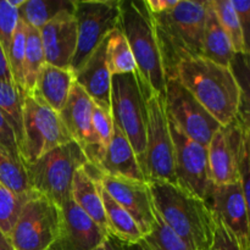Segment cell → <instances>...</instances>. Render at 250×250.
<instances>
[{"instance_id": "cell-42", "label": "cell", "mask_w": 250, "mask_h": 250, "mask_svg": "<svg viewBox=\"0 0 250 250\" xmlns=\"http://www.w3.org/2000/svg\"><path fill=\"white\" fill-rule=\"evenodd\" d=\"M0 243L5 244V246H10V247H11V244H10L9 238H7V237H5L4 234L1 233V232H0Z\"/></svg>"}, {"instance_id": "cell-8", "label": "cell", "mask_w": 250, "mask_h": 250, "mask_svg": "<svg viewBox=\"0 0 250 250\" xmlns=\"http://www.w3.org/2000/svg\"><path fill=\"white\" fill-rule=\"evenodd\" d=\"M110 110L112 122L128 139L142 167L146 151V106L136 73L111 76Z\"/></svg>"}, {"instance_id": "cell-25", "label": "cell", "mask_w": 250, "mask_h": 250, "mask_svg": "<svg viewBox=\"0 0 250 250\" xmlns=\"http://www.w3.org/2000/svg\"><path fill=\"white\" fill-rule=\"evenodd\" d=\"M106 66L110 75H125V73H136L137 66L133 54L128 45L126 37L124 36L120 27L106 37V48H105Z\"/></svg>"}, {"instance_id": "cell-21", "label": "cell", "mask_w": 250, "mask_h": 250, "mask_svg": "<svg viewBox=\"0 0 250 250\" xmlns=\"http://www.w3.org/2000/svg\"><path fill=\"white\" fill-rule=\"evenodd\" d=\"M75 83V73L71 68L44 63L37 77L36 84L31 90L56 112L62 110L70 90Z\"/></svg>"}, {"instance_id": "cell-43", "label": "cell", "mask_w": 250, "mask_h": 250, "mask_svg": "<svg viewBox=\"0 0 250 250\" xmlns=\"http://www.w3.org/2000/svg\"><path fill=\"white\" fill-rule=\"evenodd\" d=\"M0 250H14V249H12V247L5 246V244L0 243Z\"/></svg>"}, {"instance_id": "cell-28", "label": "cell", "mask_w": 250, "mask_h": 250, "mask_svg": "<svg viewBox=\"0 0 250 250\" xmlns=\"http://www.w3.org/2000/svg\"><path fill=\"white\" fill-rule=\"evenodd\" d=\"M216 14L220 24L224 28L234 54L237 55H248L249 46L244 38L241 23L238 21L236 11L231 4V0H210Z\"/></svg>"}, {"instance_id": "cell-24", "label": "cell", "mask_w": 250, "mask_h": 250, "mask_svg": "<svg viewBox=\"0 0 250 250\" xmlns=\"http://www.w3.org/2000/svg\"><path fill=\"white\" fill-rule=\"evenodd\" d=\"M97 178V177H95ZM98 181V180H97ZM100 198H102L103 207H104L105 217H106L107 231L116 238L125 242H138L143 239L141 229L137 226L136 221L129 216L128 212L120 207L106 192L98 181Z\"/></svg>"}, {"instance_id": "cell-38", "label": "cell", "mask_w": 250, "mask_h": 250, "mask_svg": "<svg viewBox=\"0 0 250 250\" xmlns=\"http://www.w3.org/2000/svg\"><path fill=\"white\" fill-rule=\"evenodd\" d=\"M107 239H109L112 248L115 250H149L146 244L144 243L143 239L138 242H134V243H131V242L121 241V239L116 238V237H114L110 233L109 236H107Z\"/></svg>"}, {"instance_id": "cell-35", "label": "cell", "mask_w": 250, "mask_h": 250, "mask_svg": "<svg viewBox=\"0 0 250 250\" xmlns=\"http://www.w3.org/2000/svg\"><path fill=\"white\" fill-rule=\"evenodd\" d=\"M215 229L209 250H242L238 239L233 233L215 217Z\"/></svg>"}, {"instance_id": "cell-10", "label": "cell", "mask_w": 250, "mask_h": 250, "mask_svg": "<svg viewBox=\"0 0 250 250\" xmlns=\"http://www.w3.org/2000/svg\"><path fill=\"white\" fill-rule=\"evenodd\" d=\"M73 16L77 26V48L70 68L75 73L119 26V0H75Z\"/></svg>"}, {"instance_id": "cell-15", "label": "cell", "mask_w": 250, "mask_h": 250, "mask_svg": "<svg viewBox=\"0 0 250 250\" xmlns=\"http://www.w3.org/2000/svg\"><path fill=\"white\" fill-rule=\"evenodd\" d=\"M90 167V166H89ZM105 192L124 208L129 216L136 221L143 238L151 231L155 220L154 205L148 182L133 181L128 178L100 175L90 167Z\"/></svg>"}, {"instance_id": "cell-26", "label": "cell", "mask_w": 250, "mask_h": 250, "mask_svg": "<svg viewBox=\"0 0 250 250\" xmlns=\"http://www.w3.org/2000/svg\"><path fill=\"white\" fill-rule=\"evenodd\" d=\"M73 7L75 0H24L19 16L24 24L41 29L60 12Z\"/></svg>"}, {"instance_id": "cell-29", "label": "cell", "mask_w": 250, "mask_h": 250, "mask_svg": "<svg viewBox=\"0 0 250 250\" xmlns=\"http://www.w3.org/2000/svg\"><path fill=\"white\" fill-rule=\"evenodd\" d=\"M45 63L43 45H42L41 32L26 24V45H24V90L31 92L36 84L37 77Z\"/></svg>"}, {"instance_id": "cell-16", "label": "cell", "mask_w": 250, "mask_h": 250, "mask_svg": "<svg viewBox=\"0 0 250 250\" xmlns=\"http://www.w3.org/2000/svg\"><path fill=\"white\" fill-rule=\"evenodd\" d=\"M60 214V233L50 250H93L106 241L109 233L71 198L61 205Z\"/></svg>"}, {"instance_id": "cell-17", "label": "cell", "mask_w": 250, "mask_h": 250, "mask_svg": "<svg viewBox=\"0 0 250 250\" xmlns=\"http://www.w3.org/2000/svg\"><path fill=\"white\" fill-rule=\"evenodd\" d=\"M44 59L49 65L70 68L77 48V26L72 10H65L41 29Z\"/></svg>"}, {"instance_id": "cell-32", "label": "cell", "mask_w": 250, "mask_h": 250, "mask_svg": "<svg viewBox=\"0 0 250 250\" xmlns=\"http://www.w3.org/2000/svg\"><path fill=\"white\" fill-rule=\"evenodd\" d=\"M155 220L151 231L143 238L149 250H192L178 238L154 210Z\"/></svg>"}, {"instance_id": "cell-23", "label": "cell", "mask_w": 250, "mask_h": 250, "mask_svg": "<svg viewBox=\"0 0 250 250\" xmlns=\"http://www.w3.org/2000/svg\"><path fill=\"white\" fill-rule=\"evenodd\" d=\"M233 48L217 20L210 0H207L204 33H203V58L219 65L231 67L234 58Z\"/></svg>"}, {"instance_id": "cell-18", "label": "cell", "mask_w": 250, "mask_h": 250, "mask_svg": "<svg viewBox=\"0 0 250 250\" xmlns=\"http://www.w3.org/2000/svg\"><path fill=\"white\" fill-rule=\"evenodd\" d=\"M93 106L94 103L75 82L71 88L66 104L59 112L71 141L81 146L88 163L95 150L92 129Z\"/></svg>"}, {"instance_id": "cell-6", "label": "cell", "mask_w": 250, "mask_h": 250, "mask_svg": "<svg viewBox=\"0 0 250 250\" xmlns=\"http://www.w3.org/2000/svg\"><path fill=\"white\" fill-rule=\"evenodd\" d=\"M71 142L59 112L32 92H22V139L20 153L24 166Z\"/></svg>"}, {"instance_id": "cell-9", "label": "cell", "mask_w": 250, "mask_h": 250, "mask_svg": "<svg viewBox=\"0 0 250 250\" xmlns=\"http://www.w3.org/2000/svg\"><path fill=\"white\" fill-rule=\"evenodd\" d=\"M146 151L142 166L144 177L146 182L165 181L176 183L173 144L164 98L150 95L146 99Z\"/></svg>"}, {"instance_id": "cell-22", "label": "cell", "mask_w": 250, "mask_h": 250, "mask_svg": "<svg viewBox=\"0 0 250 250\" xmlns=\"http://www.w3.org/2000/svg\"><path fill=\"white\" fill-rule=\"evenodd\" d=\"M71 199L104 231H107L106 217L100 198L99 187L95 176L89 165L83 166L76 171L71 186Z\"/></svg>"}, {"instance_id": "cell-12", "label": "cell", "mask_w": 250, "mask_h": 250, "mask_svg": "<svg viewBox=\"0 0 250 250\" xmlns=\"http://www.w3.org/2000/svg\"><path fill=\"white\" fill-rule=\"evenodd\" d=\"M249 138V122L237 117L221 126L208 146V168L214 185H229L238 181V166L244 143Z\"/></svg>"}, {"instance_id": "cell-36", "label": "cell", "mask_w": 250, "mask_h": 250, "mask_svg": "<svg viewBox=\"0 0 250 250\" xmlns=\"http://www.w3.org/2000/svg\"><path fill=\"white\" fill-rule=\"evenodd\" d=\"M0 146L5 148L12 155L17 156L22 160L16 133L1 111H0Z\"/></svg>"}, {"instance_id": "cell-3", "label": "cell", "mask_w": 250, "mask_h": 250, "mask_svg": "<svg viewBox=\"0 0 250 250\" xmlns=\"http://www.w3.org/2000/svg\"><path fill=\"white\" fill-rule=\"evenodd\" d=\"M205 14L207 0H178L171 10L151 15L166 80L180 62L203 56Z\"/></svg>"}, {"instance_id": "cell-39", "label": "cell", "mask_w": 250, "mask_h": 250, "mask_svg": "<svg viewBox=\"0 0 250 250\" xmlns=\"http://www.w3.org/2000/svg\"><path fill=\"white\" fill-rule=\"evenodd\" d=\"M144 2L151 15H159L175 7L178 0H144Z\"/></svg>"}, {"instance_id": "cell-27", "label": "cell", "mask_w": 250, "mask_h": 250, "mask_svg": "<svg viewBox=\"0 0 250 250\" xmlns=\"http://www.w3.org/2000/svg\"><path fill=\"white\" fill-rule=\"evenodd\" d=\"M0 185L17 195L31 192L23 161L0 146Z\"/></svg>"}, {"instance_id": "cell-20", "label": "cell", "mask_w": 250, "mask_h": 250, "mask_svg": "<svg viewBox=\"0 0 250 250\" xmlns=\"http://www.w3.org/2000/svg\"><path fill=\"white\" fill-rule=\"evenodd\" d=\"M90 167H93V170L100 175L146 182L131 143L116 125H114L111 141L103 158L97 165Z\"/></svg>"}, {"instance_id": "cell-37", "label": "cell", "mask_w": 250, "mask_h": 250, "mask_svg": "<svg viewBox=\"0 0 250 250\" xmlns=\"http://www.w3.org/2000/svg\"><path fill=\"white\" fill-rule=\"evenodd\" d=\"M231 4L236 11L238 21L241 23L242 31H243L244 38L247 44L249 39V22H250V1L247 0H231Z\"/></svg>"}, {"instance_id": "cell-4", "label": "cell", "mask_w": 250, "mask_h": 250, "mask_svg": "<svg viewBox=\"0 0 250 250\" xmlns=\"http://www.w3.org/2000/svg\"><path fill=\"white\" fill-rule=\"evenodd\" d=\"M119 27L126 37L136 61V76L144 98H165L166 77L156 41L153 16L144 0H119Z\"/></svg>"}, {"instance_id": "cell-41", "label": "cell", "mask_w": 250, "mask_h": 250, "mask_svg": "<svg viewBox=\"0 0 250 250\" xmlns=\"http://www.w3.org/2000/svg\"><path fill=\"white\" fill-rule=\"evenodd\" d=\"M93 250H115V249L112 248L111 243H110L109 239L106 238V241H105L104 243L100 244V246L98 247V248H95V249H93Z\"/></svg>"}, {"instance_id": "cell-31", "label": "cell", "mask_w": 250, "mask_h": 250, "mask_svg": "<svg viewBox=\"0 0 250 250\" xmlns=\"http://www.w3.org/2000/svg\"><path fill=\"white\" fill-rule=\"evenodd\" d=\"M24 45H26V24L20 20L12 36L6 59L14 83L21 92L24 90Z\"/></svg>"}, {"instance_id": "cell-5", "label": "cell", "mask_w": 250, "mask_h": 250, "mask_svg": "<svg viewBox=\"0 0 250 250\" xmlns=\"http://www.w3.org/2000/svg\"><path fill=\"white\" fill-rule=\"evenodd\" d=\"M87 165L88 160L81 146L71 141L26 166L29 187L61 207L71 198L76 171Z\"/></svg>"}, {"instance_id": "cell-1", "label": "cell", "mask_w": 250, "mask_h": 250, "mask_svg": "<svg viewBox=\"0 0 250 250\" xmlns=\"http://www.w3.org/2000/svg\"><path fill=\"white\" fill-rule=\"evenodd\" d=\"M173 77L221 126L232 124L238 116L249 121L248 94L231 67L199 56L178 63Z\"/></svg>"}, {"instance_id": "cell-14", "label": "cell", "mask_w": 250, "mask_h": 250, "mask_svg": "<svg viewBox=\"0 0 250 250\" xmlns=\"http://www.w3.org/2000/svg\"><path fill=\"white\" fill-rule=\"evenodd\" d=\"M205 202L212 215L236 236L242 250H249V203L239 181L229 185L211 183Z\"/></svg>"}, {"instance_id": "cell-40", "label": "cell", "mask_w": 250, "mask_h": 250, "mask_svg": "<svg viewBox=\"0 0 250 250\" xmlns=\"http://www.w3.org/2000/svg\"><path fill=\"white\" fill-rule=\"evenodd\" d=\"M0 82H6V83H11V84H15L14 80H12L11 77V72H10L6 54H5L1 44H0Z\"/></svg>"}, {"instance_id": "cell-7", "label": "cell", "mask_w": 250, "mask_h": 250, "mask_svg": "<svg viewBox=\"0 0 250 250\" xmlns=\"http://www.w3.org/2000/svg\"><path fill=\"white\" fill-rule=\"evenodd\" d=\"M60 207L31 190L9 236L14 250H50L60 233Z\"/></svg>"}, {"instance_id": "cell-11", "label": "cell", "mask_w": 250, "mask_h": 250, "mask_svg": "<svg viewBox=\"0 0 250 250\" xmlns=\"http://www.w3.org/2000/svg\"><path fill=\"white\" fill-rule=\"evenodd\" d=\"M165 109L168 120L188 138L202 146H209L221 125L200 105V103L178 82L176 77L166 80Z\"/></svg>"}, {"instance_id": "cell-2", "label": "cell", "mask_w": 250, "mask_h": 250, "mask_svg": "<svg viewBox=\"0 0 250 250\" xmlns=\"http://www.w3.org/2000/svg\"><path fill=\"white\" fill-rule=\"evenodd\" d=\"M154 210L166 226L192 250H209L215 216L207 202L177 183L149 181Z\"/></svg>"}, {"instance_id": "cell-33", "label": "cell", "mask_w": 250, "mask_h": 250, "mask_svg": "<svg viewBox=\"0 0 250 250\" xmlns=\"http://www.w3.org/2000/svg\"><path fill=\"white\" fill-rule=\"evenodd\" d=\"M17 195L0 185V232L9 238L27 195Z\"/></svg>"}, {"instance_id": "cell-19", "label": "cell", "mask_w": 250, "mask_h": 250, "mask_svg": "<svg viewBox=\"0 0 250 250\" xmlns=\"http://www.w3.org/2000/svg\"><path fill=\"white\" fill-rule=\"evenodd\" d=\"M106 38L99 44L92 55L75 72V82L82 88L94 105L111 114L110 93H111V75L106 66L105 58Z\"/></svg>"}, {"instance_id": "cell-34", "label": "cell", "mask_w": 250, "mask_h": 250, "mask_svg": "<svg viewBox=\"0 0 250 250\" xmlns=\"http://www.w3.org/2000/svg\"><path fill=\"white\" fill-rule=\"evenodd\" d=\"M20 21L19 9L10 0H0V44L7 54L12 36Z\"/></svg>"}, {"instance_id": "cell-13", "label": "cell", "mask_w": 250, "mask_h": 250, "mask_svg": "<svg viewBox=\"0 0 250 250\" xmlns=\"http://www.w3.org/2000/svg\"><path fill=\"white\" fill-rule=\"evenodd\" d=\"M168 126L173 144L176 183L205 200L211 185L208 168L207 146L188 138L170 120Z\"/></svg>"}, {"instance_id": "cell-30", "label": "cell", "mask_w": 250, "mask_h": 250, "mask_svg": "<svg viewBox=\"0 0 250 250\" xmlns=\"http://www.w3.org/2000/svg\"><path fill=\"white\" fill-rule=\"evenodd\" d=\"M0 111L14 128L20 146L22 139V92L15 84L0 82Z\"/></svg>"}]
</instances>
